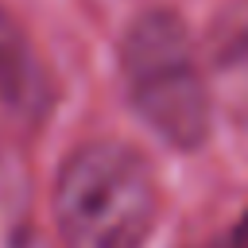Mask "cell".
Returning <instances> with one entry per match:
<instances>
[{
    "label": "cell",
    "mask_w": 248,
    "mask_h": 248,
    "mask_svg": "<svg viewBox=\"0 0 248 248\" xmlns=\"http://www.w3.org/2000/svg\"><path fill=\"white\" fill-rule=\"evenodd\" d=\"M62 248H143L159 190L147 159L120 140H89L66 155L50 194Z\"/></svg>",
    "instance_id": "1"
},
{
    "label": "cell",
    "mask_w": 248,
    "mask_h": 248,
    "mask_svg": "<svg viewBox=\"0 0 248 248\" xmlns=\"http://www.w3.org/2000/svg\"><path fill=\"white\" fill-rule=\"evenodd\" d=\"M0 105L23 124H35L50 108V78L12 16H0Z\"/></svg>",
    "instance_id": "3"
},
{
    "label": "cell",
    "mask_w": 248,
    "mask_h": 248,
    "mask_svg": "<svg viewBox=\"0 0 248 248\" xmlns=\"http://www.w3.org/2000/svg\"><path fill=\"white\" fill-rule=\"evenodd\" d=\"M221 248H248V209L240 213V221L229 229V236H225V244Z\"/></svg>",
    "instance_id": "5"
},
{
    "label": "cell",
    "mask_w": 248,
    "mask_h": 248,
    "mask_svg": "<svg viewBox=\"0 0 248 248\" xmlns=\"http://www.w3.org/2000/svg\"><path fill=\"white\" fill-rule=\"evenodd\" d=\"M0 248H46L31 205V182L12 159H0Z\"/></svg>",
    "instance_id": "4"
},
{
    "label": "cell",
    "mask_w": 248,
    "mask_h": 248,
    "mask_svg": "<svg viewBox=\"0 0 248 248\" xmlns=\"http://www.w3.org/2000/svg\"><path fill=\"white\" fill-rule=\"evenodd\" d=\"M120 78L136 116L163 143L194 151L209 140V85L190 27L174 12L151 8L128 23L120 39Z\"/></svg>",
    "instance_id": "2"
}]
</instances>
